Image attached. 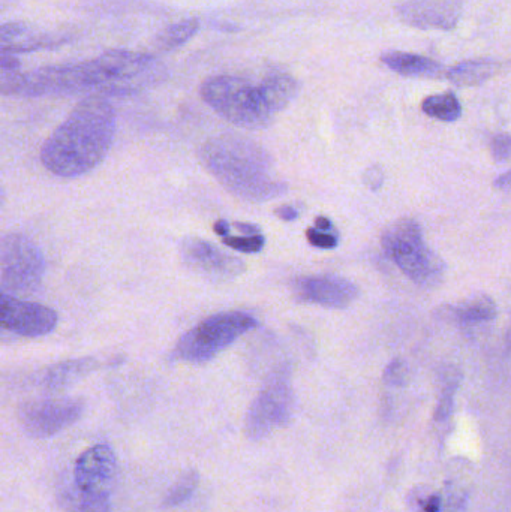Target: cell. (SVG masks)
<instances>
[{
    "label": "cell",
    "instance_id": "4fadbf2b",
    "mask_svg": "<svg viewBox=\"0 0 511 512\" xmlns=\"http://www.w3.org/2000/svg\"><path fill=\"white\" fill-rule=\"evenodd\" d=\"M396 12L417 29L452 30L461 20L462 0H405Z\"/></svg>",
    "mask_w": 511,
    "mask_h": 512
},
{
    "label": "cell",
    "instance_id": "ba28073f",
    "mask_svg": "<svg viewBox=\"0 0 511 512\" xmlns=\"http://www.w3.org/2000/svg\"><path fill=\"white\" fill-rule=\"evenodd\" d=\"M83 412V400L72 397L32 400L18 408V423L30 438L47 439L77 423Z\"/></svg>",
    "mask_w": 511,
    "mask_h": 512
},
{
    "label": "cell",
    "instance_id": "8992f818",
    "mask_svg": "<svg viewBox=\"0 0 511 512\" xmlns=\"http://www.w3.org/2000/svg\"><path fill=\"white\" fill-rule=\"evenodd\" d=\"M45 274V258L38 245L23 234H5L0 245L2 294L26 297L38 291Z\"/></svg>",
    "mask_w": 511,
    "mask_h": 512
},
{
    "label": "cell",
    "instance_id": "d4e9b609",
    "mask_svg": "<svg viewBox=\"0 0 511 512\" xmlns=\"http://www.w3.org/2000/svg\"><path fill=\"white\" fill-rule=\"evenodd\" d=\"M306 239L318 249H335L339 242L338 236L333 231H321L315 227L306 231Z\"/></svg>",
    "mask_w": 511,
    "mask_h": 512
},
{
    "label": "cell",
    "instance_id": "f546056e",
    "mask_svg": "<svg viewBox=\"0 0 511 512\" xmlns=\"http://www.w3.org/2000/svg\"><path fill=\"white\" fill-rule=\"evenodd\" d=\"M234 228L236 230H239L240 233L245 234V236H255V234H261L260 227H257V225L254 224H245V222H237V224H234Z\"/></svg>",
    "mask_w": 511,
    "mask_h": 512
},
{
    "label": "cell",
    "instance_id": "83f0119b",
    "mask_svg": "<svg viewBox=\"0 0 511 512\" xmlns=\"http://www.w3.org/2000/svg\"><path fill=\"white\" fill-rule=\"evenodd\" d=\"M275 215L285 222H293L299 218L300 212L294 206H281L275 210Z\"/></svg>",
    "mask_w": 511,
    "mask_h": 512
},
{
    "label": "cell",
    "instance_id": "5bb4252c",
    "mask_svg": "<svg viewBox=\"0 0 511 512\" xmlns=\"http://www.w3.org/2000/svg\"><path fill=\"white\" fill-rule=\"evenodd\" d=\"M381 62L405 77L416 78H438L443 75V65L429 59V57L419 56V54L404 53V51H390V53L381 56Z\"/></svg>",
    "mask_w": 511,
    "mask_h": 512
},
{
    "label": "cell",
    "instance_id": "ffe728a7",
    "mask_svg": "<svg viewBox=\"0 0 511 512\" xmlns=\"http://www.w3.org/2000/svg\"><path fill=\"white\" fill-rule=\"evenodd\" d=\"M500 65L492 60H468L447 72V78L456 86H476L497 74Z\"/></svg>",
    "mask_w": 511,
    "mask_h": 512
},
{
    "label": "cell",
    "instance_id": "277c9868",
    "mask_svg": "<svg viewBox=\"0 0 511 512\" xmlns=\"http://www.w3.org/2000/svg\"><path fill=\"white\" fill-rule=\"evenodd\" d=\"M381 245L402 273L422 288H437L443 282L446 265L426 246L420 225L413 219L390 225L381 237Z\"/></svg>",
    "mask_w": 511,
    "mask_h": 512
},
{
    "label": "cell",
    "instance_id": "30bf717a",
    "mask_svg": "<svg viewBox=\"0 0 511 512\" xmlns=\"http://www.w3.org/2000/svg\"><path fill=\"white\" fill-rule=\"evenodd\" d=\"M185 264L195 273L213 280H230L245 273L242 259L221 251L206 240L189 237L180 245Z\"/></svg>",
    "mask_w": 511,
    "mask_h": 512
},
{
    "label": "cell",
    "instance_id": "cb8c5ba5",
    "mask_svg": "<svg viewBox=\"0 0 511 512\" xmlns=\"http://www.w3.org/2000/svg\"><path fill=\"white\" fill-rule=\"evenodd\" d=\"M222 243L233 251L240 252V254H258V252L263 251L266 239H264L263 234L242 237L227 236L222 239Z\"/></svg>",
    "mask_w": 511,
    "mask_h": 512
},
{
    "label": "cell",
    "instance_id": "4316f807",
    "mask_svg": "<svg viewBox=\"0 0 511 512\" xmlns=\"http://www.w3.org/2000/svg\"><path fill=\"white\" fill-rule=\"evenodd\" d=\"M407 378V366L402 360H393L384 372V381L390 385H402Z\"/></svg>",
    "mask_w": 511,
    "mask_h": 512
},
{
    "label": "cell",
    "instance_id": "e0dca14e",
    "mask_svg": "<svg viewBox=\"0 0 511 512\" xmlns=\"http://www.w3.org/2000/svg\"><path fill=\"white\" fill-rule=\"evenodd\" d=\"M57 501L66 512H110V499L86 495L75 486L72 478L63 480L60 484Z\"/></svg>",
    "mask_w": 511,
    "mask_h": 512
},
{
    "label": "cell",
    "instance_id": "484cf974",
    "mask_svg": "<svg viewBox=\"0 0 511 512\" xmlns=\"http://www.w3.org/2000/svg\"><path fill=\"white\" fill-rule=\"evenodd\" d=\"M495 161L504 162L511 158V135H497L491 143Z\"/></svg>",
    "mask_w": 511,
    "mask_h": 512
},
{
    "label": "cell",
    "instance_id": "9a60e30c",
    "mask_svg": "<svg viewBox=\"0 0 511 512\" xmlns=\"http://www.w3.org/2000/svg\"><path fill=\"white\" fill-rule=\"evenodd\" d=\"M99 363L95 358H78V360H69L65 363L56 364L45 370L39 379V384L47 390H60V388L69 387L80 381L84 376L98 369Z\"/></svg>",
    "mask_w": 511,
    "mask_h": 512
},
{
    "label": "cell",
    "instance_id": "7c38bea8",
    "mask_svg": "<svg viewBox=\"0 0 511 512\" xmlns=\"http://www.w3.org/2000/svg\"><path fill=\"white\" fill-rule=\"evenodd\" d=\"M294 294L305 303L320 304L330 309H345L359 298V288L344 277L333 274L300 277L294 282Z\"/></svg>",
    "mask_w": 511,
    "mask_h": 512
},
{
    "label": "cell",
    "instance_id": "2e32d148",
    "mask_svg": "<svg viewBox=\"0 0 511 512\" xmlns=\"http://www.w3.org/2000/svg\"><path fill=\"white\" fill-rule=\"evenodd\" d=\"M260 83L263 86L267 102H269L270 108L275 114L285 110L299 93V81L288 72H267Z\"/></svg>",
    "mask_w": 511,
    "mask_h": 512
},
{
    "label": "cell",
    "instance_id": "44dd1931",
    "mask_svg": "<svg viewBox=\"0 0 511 512\" xmlns=\"http://www.w3.org/2000/svg\"><path fill=\"white\" fill-rule=\"evenodd\" d=\"M423 113L441 122H456L462 116V105L455 93H441L426 98L422 104Z\"/></svg>",
    "mask_w": 511,
    "mask_h": 512
},
{
    "label": "cell",
    "instance_id": "d6986e66",
    "mask_svg": "<svg viewBox=\"0 0 511 512\" xmlns=\"http://www.w3.org/2000/svg\"><path fill=\"white\" fill-rule=\"evenodd\" d=\"M497 304L489 295H476L450 309L453 319L464 325L483 324L497 316Z\"/></svg>",
    "mask_w": 511,
    "mask_h": 512
},
{
    "label": "cell",
    "instance_id": "7402d4cb",
    "mask_svg": "<svg viewBox=\"0 0 511 512\" xmlns=\"http://www.w3.org/2000/svg\"><path fill=\"white\" fill-rule=\"evenodd\" d=\"M198 29H200V21L197 18H188V20L180 21V23L171 24L159 33L158 38H156V45L162 51L182 47L189 39H192Z\"/></svg>",
    "mask_w": 511,
    "mask_h": 512
},
{
    "label": "cell",
    "instance_id": "4dcf8cb0",
    "mask_svg": "<svg viewBox=\"0 0 511 512\" xmlns=\"http://www.w3.org/2000/svg\"><path fill=\"white\" fill-rule=\"evenodd\" d=\"M215 233L218 236L224 237L230 236V224L227 221H218L215 224Z\"/></svg>",
    "mask_w": 511,
    "mask_h": 512
},
{
    "label": "cell",
    "instance_id": "9c48e42d",
    "mask_svg": "<svg viewBox=\"0 0 511 512\" xmlns=\"http://www.w3.org/2000/svg\"><path fill=\"white\" fill-rule=\"evenodd\" d=\"M75 486L99 499H111L117 481V459L108 445H95L84 451L72 469Z\"/></svg>",
    "mask_w": 511,
    "mask_h": 512
},
{
    "label": "cell",
    "instance_id": "7a4b0ae2",
    "mask_svg": "<svg viewBox=\"0 0 511 512\" xmlns=\"http://www.w3.org/2000/svg\"><path fill=\"white\" fill-rule=\"evenodd\" d=\"M200 159L227 191L249 203L287 194V183L273 174L272 156L254 141L231 135L213 138L201 147Z\"/></svg>",
    "mask_w": 511,
    "mask_h": 512
},
{
    "label": "cell",
    "instance_id": "f1b7e54d",
    "mask_svg": "<svg viewBox=\"0 0 511 512\" xmlns=\"http://www.w3.org/2000/svg\"><path fill=\"white\" fill-rule=\"evenodd\" d=\"M365 182L366 185L369 186V188H380L381 183H383V173H381L380 168L375 167L371 168V170H368V173H366L365 176Z\"/></svg>",
    "mask_w": 511,
    "mask_h": 512
},
{
    "label": "cell",
    "instance_id": "8fae6325",
    "mask_svg": "<svg viewBox=\"0 0 511 512\" xmlns=\"http://www.w3.org/2000/svg\"><path fill=\"white\" fill-rule=\"evenodd\" d=\"M57 321V313L51 307L2 294V327L17 336H45L56 328Z\"/></svg>",
    "mask_w": 511,
    "mask_h": 512
},
{
    "label": "cell",
    "instance_id": "1f68e13d",
    "mask_svg": "<svg viewBox=\"0 0 511 512\" xmlns=\"http://www.w3.org/2000/svg\"><path fill=\"white\" fill-rule=\"evenodd\" d=\"M315 228L321 231H335L333 230L332 221H330V219L323 218V216H320V218L315 219Z\"/></svg>",
    "mask_w": 511,
    "mask_h": 512
},
{
    "label": "cell",
    "instance_id": "603a6c76",
    "mask_svg": "<svg viewBox=\"0 0 511 512\" xmlns=\"http://www.w3.org/2000/svg\"><path fill=\"white\" fill-rule=\"evenodd\" d=\"M198 483H200V477L197 472L188 471L183 474L168 492L167 498L164 499V507L176 508L188 502L197 490Z\"/></svg>",
    "mask_w": 511,
    "mask_h": 512
},
{
    "label": "cell",
    "instance_id": "d6a6232c",
    "mask_svg": "<svg viewBox=\"0 0 511 512\" xmlns=\"http://www.w3.org/2000/svg\"><path fill=\"white\" fill-rule=\"evenodd\" d=\"M495 186H497L498 189L509 188V186H511V171L498 177V179L495 180Z\"/></svg>",
    "mask_w": 511,
    "mask_h": 512
},
{
    "label": "cell",
    "instance_id": "ac0fdd59",
    "mask_svg": "<svg viewBox=\"0 0 511 512\" xmlns=\"http://www.w3.org/2000/svg\"><path fill=\"white\" fill-rule=\"evenodd\" d=\"M44 41L23 23H8L2 26V53L17 54L48 47Z\"/></svg>",
    "mask_w": 511,
    "mask_h": 512
},
{
    "label": "cell",
    "instance_id": "52a82bcc",
    "mask_svg": "<svg viewBox=\"0 0 511 512\" xmlns=\"http://www.w3.org/2000/svg\"><path fill=\"white\" fill-rule=\"evenodd\" d=\"M293 406V390L287 376H273L249 406L245 420L246 435L252 441H260L276 429L287 426L293 415Z\"/></svg>",
    "mask_w": 511,
    "mask_h": 512
},
{
    "label": "cell",
    "instance_id": "5b68a950",
    "mask_svg": "<svg viewBox=\"0 0 511 512\" xmlns=\"http://www.w3.org/2000/svg\"><path fill=\"white\" fill-rule=\"evenodd\" d=\"M257 325V319L249 313H216L180 337L173 358L186 363H207Z\"/></svg>",
    "mask_w": 511,
    "mask_h": 512
},
{
    "label": "cell",
    "instance_id": "3957f363",
    "mask_svg": "<svg viewBox=\"0 0 511 512\" xmlns=\"http://www.w3.org/2000/svg\"><path fill=\"white\" fill-rule=\"evenodd\" d=\"M201 98L222 119L240 128L264 129L276 116L261 83L237 75H215L204 81Z\"/></svg>",
    "mask_w": 511,
    "mask_h": 512
},
{
    "label": "cell",
    "instance_id": "6da1fadb",
    "mask_svg": "<svg viewBox=\"0 0 511 512\" xmlns=\"http://www.w3.org/2000/svg\"><path fill=\"white\" fill-rule=\"evenodd\" d=\"M116 111L102 96H89L71 111L41 149V162L54 176L74 179L98 167L116 135Z\"/></svg>",
    "mask_w": 511,
    "mask_h": 512
}]
</instances>
